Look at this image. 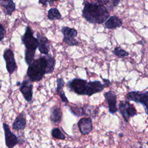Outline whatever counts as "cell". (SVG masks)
Masks as SVG:
<instances>
[{"label":"cell","instance_id":"cell-12","mask_svg":"<svg viewBox=\"0 0 148 148\" xmlns=\"http://www.w3.org/2000/svg\"><path fill=\"white\" fill-rule=\"evenodd\" d=\"M104 97L105 100L107 102L109 111L111 114H114L117 111L116 103H117V96L112 91H108L104 93Z\"/></svg>","mask_w":148,"mask_h":148},{"label":"cell","instance_id":"cell-30","mask_svg":"<svg viewBox=\"0 0 148 148\" xmlns=\"http://www.w3.org/2000/svg\"><path fill=\"white\" fill-rule=\"evenodd\" d=\"M49 1H39V3H42L43 5H45V6H47V3Z\"/></svg>","mask_w":148,"mask_h":148},{"label":"cell","instance_id":"cell-31","mask_svg":"<svg viewBox=\"0 0 148 148\" xmlns=\"http://www.w3.org/2000/svg\"><path fill=\"white\" fill-rule=\"evenodd\" d=\"M119 136H121V137H122V136H123V134H119Z\"/></svg>","mask_w":148,"mask_h":148},{"label":"cell","instance_id":"cell-9","mask_svg":"<svg viewBox=\"0 0 148 148\" xmlns=\"http://www.w3.org/2000/svg\"><path fill=\"white\" fill-rule=\"evenodd\" d=\"M3 128L5 132L6 146L8 148H13L16 144L18 143V139L16 135L12 132L9 125L7 124H3Z\"/></svg>","mask_w":148,"mask_h":148},{"label":"cell","instance_id":"cell-2","mask_svg":"<svg viewBox=\"0 0 148 148\" xmlns=\"http://www.w3.org/2000/svg\"><path fill=\"white\" fill-rule=\"evenodd\" d=\"M82 16L90 23L102 24L109 17L108 9L103 5L97 3L84 1Z\"/></svg>","mask_w":148,"mask_h":148},{"label":"cell","instance_id":"cell-23","mask_svg":"<svg viewBox=\"0 0 148 148\" xmlns=\"http://www.w3.org/2000/svg\"><path fill=\"white\" fill-rule=\"evenodd\" d=\"M51 135L53 138L58 139L64 140L65 139V135L62 133V132L58 128H54L52 130Z\"/></svg>","mask_w":148,"mask_h":148},{"label":"cell","instance_id":"cell-32","mask_svg":"<svg viewBox=\"0 0 148 148\" xmlns=\"http://www.w3.org/2000/svg\"><path fill=\"white\" fill-rule=\"evenodd\" d=\"M1 81H0V88H1Z\"/></svg>","mask_w":148,"mask_h":148},{"label":"cell","instance_id":"cell-26","mask_svg":"<svg viewBox=\"0 0 148 148\" xmlns=\"http://www.w3.org/2000/svg\"><path fill=\"white\" fill-rule=\"evenodd\" d=\"M60 95V97L61 98V99L62 101V102H64V103H68V99H67V98L65 96V92L63 90H61V91L60 92V93L59 94Z\"/></svg>","mask_w":148,"mask_h":148},{"label":"cell","instance_id":"cell-17","mask_svg":"<svg viewBox=\"0 0 148 148\" xmlns=\"http://www.w3.org/2000/svg\"><path fill=\"white\" fill-rule=\"evenodd\" d=\"M122 21L116 16H112L105 22V26L108 29H114L122 25Z\"/></svg>","mask_w":148,"mask_h":148},{"label":"cell","instance_id":"cell-28","mask_svg":"<svg viewBox=\"0 0 148 148\" xmlns=\"http://www.w3.org/2000/svg\"><path fill=\"white\" fill-rule=\"evenodd\" d=\"M131 148H146V147L143 143H138L137 145L134 144V145L131 146Z\"/></svg>","mask_w":148,"mask_h":148},{"label":"cell","instance_id":"cell-3","mask_svg":"<svg viewBox=\"0 0 148 148\" xmlns=\"http://www.w3.org/2000/svg\"><path fill=\"white\" fill-rule=\"evenodd\" d=\"M21 40L25 47V61L28 65H30L34 60L35 51L39 45V40L34 37L31 27H27L25 32L21 37Z\"/></svg>","mask_w":148,"mask_h":148},{"label":"cell","instance_id":"cell-20","mask_svg":"<svg viewBox=\"0 0 148 148\" xmlns=\"http://www.w3.org/2000/svg\"><path fill=\"white\" fill-rule=\"evenodd\" d=\"M47 18L50 20H58L61 18V14L56 8H52L47 12Z\"/></svg>","mask_w":148,"mask_h":148},{"label":"cell","instance_id":"cell-24","mask_svg":"<svg viewBox=\"0 0 148 148\" xmlns=\"http://www.w3.org/2000/svg\"><path fill=\"white\" fill-rule=\"evenodd\" d=\"M70 109L72 112V113L77 116H80L83 115V107L79 106L77 105H74V106H69Z\"/></svg>","mask_w":148,"mask_h":148},{"label":"cell","instance_id":"cell-14","mask_svg":"<svg viewBox=\"0 0 148 148\" xmlns=\"http://www.w3.org/2000/svg\"><path fill=\"white\" fill-rule=\"evenodd\" d=\"M38 39L39 40V45H38V49L40 53L48 55L49 50H50V46L49 43V40L47 38L42 35L38 34Z\"/></svg>","mask_w":148,"mask_h":148},{"label":"cell","instance_id":"cell-15","mask_svg":"<svg viewBox=\"0 0 148 148\" xmlns=\"http://www.w3.org/2000/svg\"><path fill=\"white\" fill-rule=\"evenodd\" d=\"M0 6L3 8L4 13L9 16H10L16 10L15 3L12 0L0 1Z\"/></svg>","mask_w":148,"mask_h":148},{"label":"cell","instance_id":"cell-11","mask_svg":"<svg viewBox=\"0 0 148 148\" xmlns=\"http://www.w3.org/2000/svg\"><path fill=\"white\" fill-rule=\"evenodd\" d=\"M105 87H106L105 86L98 80L89 82L87 84L86 95L89 97L91 96L94 94L101 92Z\"/></svg>","mask_w":148,"mask_h":148},{"label":"cell","instance_id":"cell-29","mask_svg":"<svg viewBox=\"0 0 148 148\" xmlns=\"http://www.w3.org/2000/svg\"><path fill=\"white\" fill-rule=\"evenodd\" d=\"M102 80L103 81V84L105 86V87H108L110 85V82L108 80V79H103L102 78Z\"/></svg>","mask_w":148,"mask_h":148},{"label":"cell","instance_id":"cell-18","mask_svg":"<svg viewBox=\"0 0 148 148\" xmlns=\"http://www.w3.org/2000/svg\"><path fill=\"white\" fill-rule=\"evenodd\" d=\"M62 113L61 109L57 106H55L52 108L51 110L50 119L52 122L57 123H60L61 120Z\"/></svg>","mask_w":148,"mask_h":148},{"label":"cell","instance_id":"cell-22","mask_svg":"<svg viewBox=\"0 0 148 148\" xmlns=\"http://www.w3.org/2000/svg\"><path fill=\"white\" fill-rule=\"evenodd\" d=\"M113 53L117 57L121 58L127 57L129 54L128 52L122 49L120 47H116L113 51Z\"/></svg>","mask_w":148,"mask_h":148},{"label":"cell","instance_id":"cell-1","mask_svg":"<svg viewBox=\"0 0 148 148\" xmlns=\"http://www.w3.org/2000/svg\"><path fill=\"white\" fill-rule=\"evenodd\" d=\"M56 60L50 55H46L34 60L27 69V75L29 80L31 82L40 81L45 74L53 72Z\"/></svg>","mask_w":148,"mask_h":148},{"label":"cell","instance_id":"cell-10","mask_svg":"<svg viewBox=\"0 0 148 148\" xmlns=\"http://www.w3.org/2000/svg\"><path fill=\"white\" fill-rule=\"evenodd\" d=\"M32 84L28 80H24L22 82L20 86V91L23 94L24 99L30 102L32 98Z\"/></svg>","mask_w":148,"mask_h":148},{"label":"cell","instance_id":"cell-5","mask_svg":"<svg viewBox=\"0 0 148 148\" xmlns=\"http://www.w3.org/2000/svg\"><path fill=\"white\" fill-rule=\"evenodd\" d=\"M119 110L126 123L128 121L130 117H134L137 114L136 110L133 105L126 101H120Z\"/></svg>","mask_w":148,"mask_h":148},{"label":"cell","instance_id":"cell-6","mask_svg":"<svg viewBox=\"0 0 148 148\" xmlns=\"http://www.w3.org/2000/svg\"><path fill=\"white\" fill-rule=\"evenodd\" d=\"M126 98L130 101H134L142 104L148 114V91L145 92L139 91H130L126 95Z\"/></svg>","mask_w":148,"mask_h":148},{"label":"cell","instance_id":"cell-33","mask_svg":"<svg viewBox=\"0 0 148 148\" xmlns=\"http://www.w3.org/2000/svg\"><path fill=\"white\" fill-rule=\"evenodd\" d=\"M146 144H147V145H148V141H147V142H146Z\"/></svg>","mask_w":148,"mask_h":148},{"label":"cell","instance_id":"cell-25","mask_svg":"<svg viewBox=\"0 0 148 148\" xmlns=\"http://www.w3.org/2000/svg\"><path fill=\"white\" fill-rule=\"evenodd\" d=\"M65 84V82L62 78H58L57 80V89L56 91L58 94H60L62 90V88Z\"/></svg>","mask_w":148,"mask_h":148},{"label":"cell","instance_id":"cell-21","mask_svg":"<svg viewBox=\"0 0 148 148\" xmlns=\"http://www.w3.org/2000/svg\"><path fill=\"white\" fill-rule=\"evenodd\" d=\"M97 2H98V3H100L105 6H106V5L108 6L109 10H111L113 9V8H114L115 6H116L120 2V1H97Z\"/></svg>","mask_w":148,"mask_h":148},{"label":"cell","instance_id":"cell-16","mask_svg":"<svg viewBox=\"0 0 148 148\" xmlns=\"http://www.w3.org/2000/svg\"><path fill=\"white\" fill-rule=\"evenodd\" d=\"M26 126V118L23 112L20 113L15 119L12 124V127L15 130H23Z\"/></svg>","mask_w":148,"mask_h":148},{"label":"cell","instance_id":"cell-7","mask_svg":"<svg viewBox=\"0 0 148 148\" xmlns=\"http://www.w3.org/2000/svg\"><path fill=\"white\" fill-rule=\"evenodd\" d=\"M61 32L64 35L63 42L66 43L68 46H77L79 42L75 37L77 35V31L76 29L68 27H63L61 29Z\"/></svg>","mask_w":148,"mask_h":148},{"label":"cell","instance_id":"cell-4","mask_svg":"<svg viewBox=\"0 0 148 148\" xmlns=\"http://www.w3.org/2000/svg\"><path fill=\"white\" fill-rule=\"evenodd\" d=\"M87 81L80 78H74L67 83L68 88L78 95H86Z\"/></svg>","mask_w":148,"mask_h":148},{"label":"cell","instance_id":"cell-27","mask_svg":"<svg viewBox=\"0 0 148 148\" xmlns=\"http://www.w3.org/2000/svg\"><path fill=\"white\" fill-rule=\"evenodd\" d=\"M5 33V29L4 27L0 24V42L3 39Z\"/></svg>","mask_w":148,"mask_h":148},{"label":"cell","instance_id":"cell-13","mask_svg":"<svg viewBox=\"0 0 148 148\" xmlns=\"http://www.w3.org/2000/svg\"><path fill=\"white\" fill-rule=\"evenodd\" d=\"M77 125L80 133L82 135L89 134L92 130V120L90 117H83L79 120Z\"/></svg>","mask_w":148,"mask_h":148},{"label":"cell","instance_id":"cell-19","mask_svg":"<svg viewBox=\"0 0 148 148\" xmlns=\"http://www.w3.org/2000/svg\"><path fill=\"white\" fill-rule=\"evenodd\" d=\"M83 115L88 116L92 117H95L98 114V108L91 106V105H85L83 107Z\"/></svg>","mask_w":148,"mask_h":148},{"label":"cell","instance_id":"cell-8","mask_svg":"<svg viewBox=\"0 0 148 148\" xmlns=\"http://www.w3.org/2000/svg\"><path fill=\"white\" fill-rule=\"evenodd\" d=\"M3 57L6 62L7 71L10 75H12L17 68L13 51L10 49H6L3 52Z\"/></svg>","mask_w":148,"mask_h":148}]
</instances>
